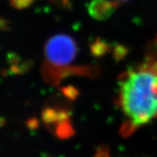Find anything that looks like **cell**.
I'll use <instances>...</instances> for the list:
<instances>
[{
	"mask_svg": "<svg viewBox=\"0 0 157 157\" xmlns=\"http://www.w3.org/2000/svg\"><path fill=\"white\" fill-rule=\"evenodd\" d=\"M113 1L117 2V3L119 4L120 2H127V1H129V0H113Z\"/></svg>",
	"mask_w": 157,
	"mask_h": 157,
	"instance_id": "cell-5",
	"label": "cell"
},
{
	"mask_svg": "<svg viewBox=\"0 0 157 157\" xmlns=\"http://www.w3.org/2000/svg\"><path fill=\"white\" fill-rule=\"evenodd\" d=\"M34 0H9L10 6L17 10H23L29 7Z\"/></svg>",
	"mask_w": 157,
	"mask_h": 157,
	"instance_id": "cell-4",
	"label": "cell"
},
{
	"mask_svg": "<svg viewBox=\"0 0 157 157\" xmlns=\"http://www.w3.org/2000/svg\"><path fill=\"white\" fill-rule=\"evenodd\" d=\"M52 1H58V0H52ZM62 1V0H61Z\"/></svg>",
	"mask_w": 157,
	"mask_h": 157,
	"instance_id": "cell-6",
	"label": "cell"
},
{
	"mask_svg": "<svg viewBox=\"0 0 157 157\" xmlns=\"http://www.w3.org/2000/svg\"><path fill=\"white\" fill-rule=\"evenodd\" d=\"M78 45L71 36L58 34L47 40L44 46L45 65L42 74L48 82L57 83L68 72L82 71L81 68L70 67L78 54Z\"/></svg>",
	"mask_w": 157,
	"mask_h": 157,
	"instance_id": "cell-2",
	"label": "cell"
},
{
	"mask_svg": "<svg viewBox=\"0 0 157 157\" xmlns=\"http://www.w3.org/2000/svg\"><path fill=\"white\" fill-rule=\"evenodd\" d=\"M118 105L127 119L124 135L157 118V62L147 58L120 77Z\"/></svg>",
	"mask_w": 157,
	"mask_h": 157,
	"instance_id": "cell-1",
	"label": "cell"
},
{
	"mask_svg": "<svg viewBox=\"0 0 157 157\" xmlns=\"http://www.w3.org/2000/svg\"><path fill=\"white\" fill-rule=\"evenodd\" d=\"M119 4L113 0H92L88 4L89 14L97 20H105L109 18Z\"/></svg>",
	"mask_w": 157,
	"mask_h": 157,
	"instance_id": "cell-3",
	"label": "cell"
}]
</instances>
